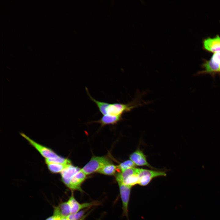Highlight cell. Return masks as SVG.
<instances>
[{
	"mask_svg": "<svg viewBox=\"0 0 220 220\" xmlns=\"http://www.w3.org/2000/svg\"><path fill=\"white\" fill-rule=\"evenodd\" d=\"M134 102L124 104L116 103H108L105 111L106 115L113 116H122L125 113L130 112L132 109L141 105L142 104H135Z\"/></svg>",
	"mask_w": 220,
	"mask_h": 220,
	"instance_id": "1",
	"label": "cell"
},
{
	"mask_svg": "<svg viewBox=\"0 0 220 220\" xmlns=\"http://www.w3.org/2000/svg\"><path fill=\"white\" fill-rule=\"evenodd\" d=\"M110 163L106 157L93 156L81 170L86 175H89L97 172L105 165Z\"/></svg>",
	"mask_w": 220,
	"mask_h": 220,
	"instance_id": "2",
	"label": "cell"
},
{
	"mask_svg": "<svg viewBox=\"0 0 220 220\" xmlns=\"http://www.w3.org/2000/svg\"><path fill=\"white\" fill-rule=\"evenodd\" d=\"M166 176V174L164 171L139 168L138 173L139 178L138 185L141 186H146L148 185L153 178L159 177Z\"/></svg>",
	"mask_w": 220,
	"mask_h": 220,
	"instance_id": "3",
	"label": "cell"
},
{
	"mask_svg": "<svg viewBox=\"0 0 220 220\" xmlns=\"http://www.w3.org/2000/svg\"><path fill=\"white\" fill-rule=\"evenodd\" d=\"M20 134L31 145L35 148L45 159L56 158L59 156L51 148L36 142L24 133H21Z\"/></svg>",
	"mask_w": 220,
	"mask_h": 220,
	"instance_id": "4",
	"label": "cell"
},
{
	"mask_svg": "<svg viewBox=\"0 0 220 220\" xmlns=\"http://www.w3.org/2000/svg\"><path fill=\"white\" fill-rule=\"evenodd\" d=\"M119 187L120 195L121 199L123 215L128 217V206L130 200L132 187L127 185L123 182H117Z\"/></svg>",
	"mask_w": 220,
	"mask_h": 220,
	"instance_id": "5",
	"label": "cell"
},
{
	"mask_svg": "<svg viewBox=\"0 0 220 220\" xmlns=\"http://www.w3.org/2000/svg\"><path fill=\"white\" fill-rule=\"evenodd\" d=\"M129 158L136 166H145L149 168H153L148 163L146 156L140 149H137L131 154L130 155Z\"/></svg>",
	"mask_w": 220,
	"mask_h": 220,
	"instance_id": "6",
	"label": "cell"
},
{
	"mask_svg": "<svg viewBox=\"0 0 220 220\" xmlns=\"http://www.w3.org/2000/svg\"><path fill=\"white\" fill-rule=\"evenodd\" d=\"M81 169L70 164L65 168L61 173V180L65 185L69 188L72 177Z\"/></svg>",
	"mask_w": 220,
	"mask_h": 220,
	"instance_id": "7",
	"label": "cell"
},
{
	"mask_svg": "<svg viewBox=\"0 0 220 220\" xmlns=\"http://www.w3.org/2000/svg\"><path fill=\"white\" fill-rule=\"evenodd\" d=\"M203 46L206 50L209 51L220 52V37L217 35L214 38H208L204 39Z\"/></svg>",
	"mask_w": 220,
	"mask_h": 220,
	"instance_id": "8",
	"label": "cell"
},
{
	"mask_svg": "<svg viewBox=\"0 0 220 220\" xmlns=\"http://www.w3.org/2000/svg\"><path fill=\"white\" fill-rule=\"evenodd\" d=\"M86 175L81 169L71 178L69 188L72 190H78L81 191L80 186L86 179Z\"/></svg>",
	"mask_w": 220,
	"mask_h": 220,
	"instance_id": "9",
	"label": "cell"
},
{
	"mask_svg": "<svg viewBox=\"0 0 220 220\" xmlns=\"http://www.w3.org/2000/svg\"><path fill=\"white\" fill-rule=\"evenodd\" d=\"M68 202L70 206L71 214L77 213L82 209L90 207L94 204L92 203L80 204L77 201L73 195L70 197Z\"/></svg>",
	"mask_w": 220,
	"mask_h": 220,
	"instance_id": "10",
	"label": "cell"
},
{
	"mask_svg": "<svg viewBox=\"0 0 220 220\" xmlns=\"http://www.w3.org/2000/svg\"><path fill=\"white\" fill-rule=\"evenodd\" d=\"M71 214L70 207L68 201L61 204L54 208L53 215L66 217Z\"/></svg>",
	"mask_w": 220,
	"mask_h": 220,
	"instance_id": "11",
	"label": "cell"
},
{
	"mask_svg": "<svg viewBox=\"0 0 220 220\" xmlns=\"http://www.w3.org/2000/svg\"><path fill=\"white\" fill-rule=\"evenodd\" d=\"M122 119V116H113L109 115H103L99 120L95 121L100 123L103 127L108 125H113L117 123Z\"/></svg>",
	"mask_w": 220,
	"mask_h": 220,
	"instance_id": "12",
	"label": "cell"
},
{
	"mask_svg": "<svg viewBox=\"0 0 220 220\" xmlns=\"http://www.w3.org/2000/svg\"><path fill=\"white\" fill-rule=\"evenodd\" d=\"M118 170L117 166L110 163L105 165L97 172L106 175H112L114 174Z\"/></svg>",
	"mask_w": 220,
	"mask_h": 220,
	"instance_id": "13",
	"label": "cell"
},
{
	"mask_svg": "<svg viewBox=\"0 0 220 220\" xmlns=\"http://www.w3.org/2000/svg\"><path fill=\"white\" fill-rule=\"evenodd\" d=\"M46 164L49 171L53 174L61 173L65 168L70 165L57 163H50Z\"/></svg>",
	"mask_w": 220,
	"mask_h": 220,
	"instance_id": "14",
	"label": "cell"
},
{
	"mask_svg": "<svg viewBox=\"0 0 220 220\" xmlns=\"http://www.w3.org/2000/svg\"><path fill=\"white\" fill-rule=\"evenodd\" d=\"M45 160L46 164L50 163H57L68 165L71 164L69 160L60 156L56 158L45 159Z\"/></svg>",
	"mask_w": 220,
	"mask_h": 220,
	"instance_id": "15",
	"label": "cell"
},
{
	"mask_svg": "<svg viewBox=\"0 0 220 220\" xmlns=\"http://www.w3.org/2000/svg\"><path fill=\"white\" fill-rule=\"evenodd\" d=\"M139 181L138 174H136L127 177L124 180L123 183L132 187L137 184L138 185Z\"/></svg>",
	"mask_w": 220,
	"mask_h": 220,
	"instance_id": "16",
	"label": "cell"
},
{
	"mask_svg": "<svg viewBox=\"0 0 220 220\" xmlns=\"http://www.w3.org/2000/svg\"><path fill=\"white\" fill-rule=\"evenodd\" d=\"M203 66L205 69V72H220L219 66L213 63L210 60L206 61Z\"/></svg>",
	"mask_w": 220,
	"mask_h": 220,
	"instance_id": "17",
	"label": "cell"
},
{
	"mask_svg": "<svg viewBox=\"0 0 220 220\" xmlns=\"http://www.w3.org/2000/svg\"><path fill=\"white\" fill-rule=\"evenodd\" d=\"M136 166V165L132 161L128 160L121 163L117 166V167L118 170L121 171L128 168L135 167Z\"/></svg>",
	"mask_w": 220,
	"mask_h": 220,
	"instance_id": "18",
	"label": "cell"
},
{
	"mask_svg": "<svg viewBox=\"0 0 220 220\" xmlns=\"http://www.w3.org/2000/svg\"><path fill=\"white\" fill-rule=\"evenodd\" d=\"M84 213V211H81L74 214H71L67 217L69 220H78L80 218Z\"/></svg>",
	"mask_w": 220,
	"mask_h": 220,
	"instance_id": "19",
	"label": "cell"
},
{
	"mask_svg": "<svg viewBox=\"0 0 220 220\" xmlns=\"http://www.w3.org/2000/svg\"><path fill=\"white\" fill-rule=\"evenodd\" d=\"M62 217L59 216L53 215L50 217L46 220H61Z\"/></svg>",
	"mask_w": 220,
	"mask_h": 220,
	"instance_id": "20",
	"label": "cell"
},
{
	"mask_svg": "<svg viewBox=\"0 0 220 220\" xmlns=\"http://www.w3.org/2000/svg\"><path fill=\"white\" fill-rule=\"evenodd\" d=\"M61 220H69L67 217H62Z\"/></svg>",
	"mask_w": 220,
	"mask_h": 220,
	"instance_id": "21",
	"label": "cell"
}]
</instances>
